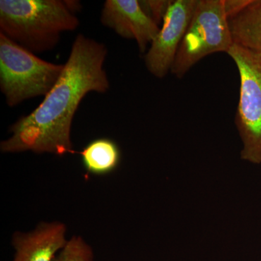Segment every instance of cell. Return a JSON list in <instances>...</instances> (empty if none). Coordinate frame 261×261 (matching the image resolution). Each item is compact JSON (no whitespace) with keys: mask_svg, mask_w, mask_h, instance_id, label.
<instances>
[{"mask_svg":"<svg viewBox=\"0 0 261 261\" xmlns=\"http://www.w3.org/2000/svg\"><path fill=\"white\" fill-rule=\"evenodd\" d=\"M107 55L104 44L79 34L59 80L36 109L11 126V137L0 145L2 152L76 153L70 140L73 118L87 94L109 90Z\"/></svg>","mask_w":261,"mask_h":261,"instance_id":"obj_1","label":"cell"},{"mask_svg":"<svg viewBox=\"0 0 261 261\" xmlns=\"http://www.w3.org/2000/svg\"><path fill=\"white\" fill-rule=\"evenodd\" d=\"M233 43L223 0H197L171 73L181 79L205 57L226 53Z\"/></svg>","mask_w":261,"mask_h":261,"instance_id":"obj_5","label":"cell"},{"mask_svg":"<svg viewBox=\"0 0 261 261\" xmlns=\"http://www.w3.org/2000/svg\"><path fill=\"white\" fill-rule=\"evenodd\" d=\"M78 2L1 0L0 33L34 53L51 50L62 33L78 28Z\"/></svg>","mask_w":261,"mask_h":261,"instance_id":"obj_2","label":"cell"},{"mask_svg":"<svg viewBox=\"0 0 261 261\" xmlns=\"http://www.w3.org/2000/svg\"><path fill=\"white\" fill-rule=\"evenodd\" d=\"M82 163L89 173L98 176L113 172L121 162V151L116 142L108 138L92 141L82 152Z\"/></svg>","mask_w":261,"mask_h":261,"instance_id":"obj_10","label":"cell"},{"mask_svg":"<svg viewBox=\"0 0 261 261\" xmlns=\"http://www.w3.org/2000/svg\"><path fill=\"white\" fill-rule=\"evenodd\" d=\"M63 68L64 64L44 61L0 33V89L10 107L45 97Z\"/></svg>","mask_w":261,"mask_h":261,"instance_id":"obj_3","label":"cell"},{"mask_svg":"<svg viewBox=\"0 0 261 261\" xmlns=\"http://www.w3.org/2000/svg\"><path fill=\"white\" fill-rule=\"evenodd\" d=\"M227 54L240 75L235 126L242 142L240 158L261 164V53L233 44Z\"/></svg>","mask_w":261,"mask_h":261,"instance_id":"obj_4","label":"cell"},{"mask_svg":"<svg viewBox=\"0 0 261 261\" xmlns=\"http://www.w3.org/2000/svg\"><path fill=\"white\" fill-rule=\"evenodd\" d=\"M171 2L172 1L149 0L140 1V3L144 11L159 25L160 23L163 22Z\"/></svg>","mask_w":261,"mask_h":261,"instance_id":"obj_12","label":"cell"},{"mask_svg":"<svg viewBox=\"0 0 261 261\" xmlns=\"http://www.w3.org/2000/svg\"><path fill=\"white\" fill-rule=\"evenodd\" d=\"M100 20L120 37L135 40L141 53H145L161 29L137 0H106Z\"/></svg>","mask_w":261,"mask_h":261,"instance_id":"obj_7","label":"cell"},{"mask_svg":"<svg viewBox=\"0 0 261 261\" xmlns=\"http://www.w3.org/2000/svg\"><path fill=\"white\" fill-rule=\"evenodd\" d=\"M197 3V0L171 2L162 27L145 56L146 68L154 76L163 79L171 71Z\"/></svg>","mask_w":261,"mask_h":261,"instance_id":"obj_6","label":"cell"},{"mask_svg":"<svg viewBox=\"0 0 261 261\" xmlns=\"http://www.w3.org/2000/svg\"><path fill=\"white\" fill-rule=\"evenodd\" d=\"M66 227L61 223L42 224L33 232L18 233L13 238V261H53L67 241Z\"/></svg>","mask_w":261,"mask_h":261,"instance_id":"obj_8","label":"cell"},{"mask_svg":"<svg viewBox=\"0 0 261 261\" xmlns=\"http://www.w3.org/2000/svg\"><path fill=\"white\" fill-rule=\"evenodd\" d=\"M225 13L228 20L238 15L250 4L251 0H223Z\"/></svg>","mask_w":261,"mask_h":261,"instance_id":"obj_13","label":"cell"},{"mask_svg":"<svg viewBox=\"0 0 261 261\" xmlns=\"http://www.w3.org/2000/svg\"><path fill=\"white\" fill-rule=\"evenodd\" d=\"M228 23L234 44L261 53V0H251Z\"/></svg>","mask_w":261,"mask_h":261,"instance_id":"obj_9","label":"cell"},{"mask_svg":"<svg viewBox=\"0 0 261 261\" xmlns=\"http://www.w3.org/2000/svg\"><path fill=\"white\" fill-rule=\"evenodd\" d=\"M92 249L81 237H73L67 242L53 261H93Z\"/></svg>","mask_w":261,"mask_h":261,"instance_id":"obj_11","label":"cell"}]
</instances>
